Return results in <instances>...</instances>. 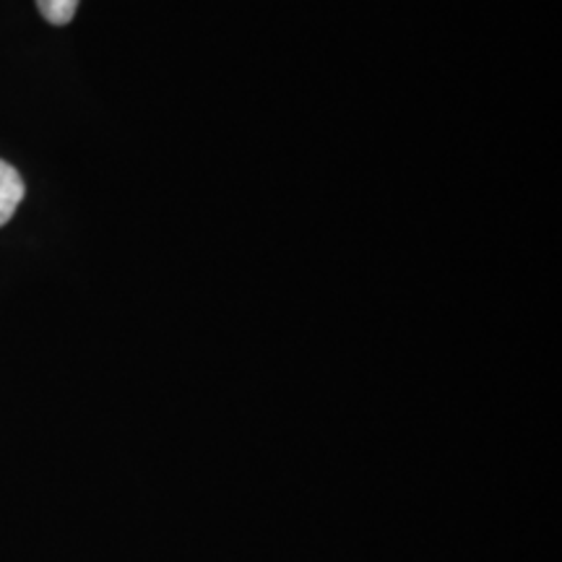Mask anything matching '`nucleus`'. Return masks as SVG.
I'll return each instance as SVG.
<instances>
[{
    "instance_id": "1",
    "label": "nucleus",
    "mask_w": 562,
    "mask_h": 562,
    "mask_svg": "<svg viewBox=\"0 0 562 562\" xmlns=\"http://www.w3.org/2000/svg\"><path fill=\"white\" fill-rule=\"evenodd\" d=\"M21 199H24V180H21L16 167H11L9 161L0 159V227H3L5 222H11Z\"/></svg>"
},
{
    "instance_id": "2",
    "label": "nucleus",
    "mask_w": 562,
    "mask_h": 562,
    "mask_svg": "<svg viewBox=\"0 0 562 562\" xmlns=\"http://www.w3.org/2000/svg\"><path fill=\"white\" fill-rule=\"evenodd\" d=\"M37 5H40L42 16L50 21V24L63 26L76 16L79 0H37Z\"/></svg>"
}]
</instances>
